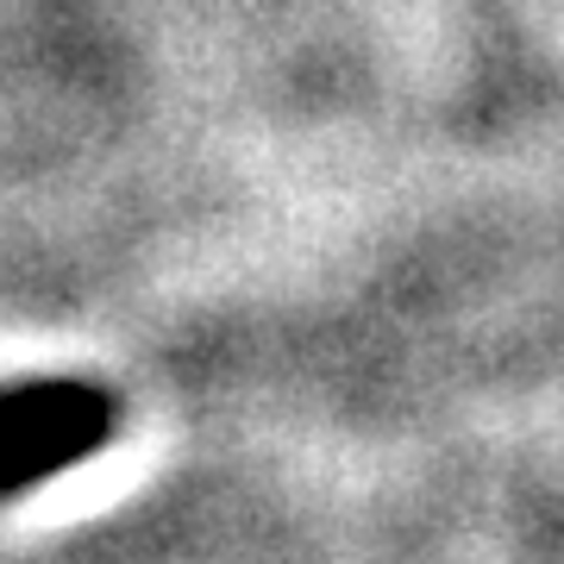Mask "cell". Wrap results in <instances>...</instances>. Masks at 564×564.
<instances>
[{"mask_svg": "<svg viewBox=\"0 0 564 564\" xmlns=\"http://www.w3.org/2000/svg\"><path fill=\"white\" fill-rule=\"evenodd\" d=\"M113 433H120V395L107 383L39 377L0 389V502L95 458Z\"/></svg>", "mask_w": 564, "mask_h": 564, "instance_id": "6da1fadb", "label": "cell"}]
</instances>
